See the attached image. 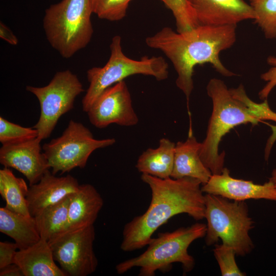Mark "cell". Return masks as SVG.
I'll use <instances>...</instances> for the list:
<instances>
[{
    "mask_svg": "<svg viewBox=\"0 0 276 276\" xmlns=\"http://www.w3.org/2000/svg\"><path fill=\"white\" fill-rule=\"evenodd\" d=\"M237 25L197 26L182 33L166 27L146 38L151 48L163 52L172 63L177 74L176 84L189 101L194 88L193 74L197 65L210 63L220 74L232 77L236 74L227 69L219 54L230 48L236 40Z\"/></svg>",
    "mask_w": 276,
    "mask_h": 276,
    "instance_id": "cell-1",
    "label": "cell"
},
{
    "mask_svg": "<svg viewBox=\"0 0 276 276\" xmlns=\"http://www.w3.org/2000/svg\"><path fill=\"white\" fill-rule=\"evenodd\" d=\"M141 179L151 189V202L144 214L125 225L123 251L147 245L157 229L176 215L187 214L196 220L204 218V195L199 180L189 177L162 179L146 174H142Z\"/></svg>",
    "mask_w": 276,
    "mask_h": 276,
    "instance_id": "cell-2",
    "label": "cell"
},
{
    "mask_svg": "<svg viewBox=\"0 0 276 276\" xmlns=\"http://www.w3.org/2000/svg\"><path fill=\"white\" fill-rule=\"evenodd\" d=\"M206 91L212 99L213 109L205 138L201 143L199 155L212 174H219L224 168L225 152L219 153L222 138L238 125L250 123L254 126L261 121L244 103L232 95L222 80L211 79L206 86Z\"/></svg>",
    "mask_w": 276,
    "mask_h": 276,
    "instance_id": "cell-3",
    "label": "cell"
},
{
    "mask_svg": "<svg viewBox=\"0 0 276 276\" xmlns=\"http://www.w3.org/2000/svg\"><path fill=\"white\" fill-rule=\"evenodd\" d=\"M206 225L196 223L171 232L159 233L150 240L146 250L137 257L119 263L116 266L118 274L134 267H139L140 276H154L156 271L166 272L172 264L180 263L183 270L189 272L194 266L193 257L188 251L195 240L205 236Z\"/></svg>",
    "mask_w": 276,
    "mask_h": 276,
    "instance_id": "cell-4",
    "label": "cell"
},
{
    "mask_svg": "<svg viewBox=\"0 0 276 276\" xmlns=\"http://www.w3.org/2000/svg\"><path fill=\"white\" fill-rule=\"evenodd\" d=\"M91 0H62L45 11L43 27L51 46L65 58L89 43L93 34Z\"/></svg>",
    "mask_w": 276,
    "mask_h": 276,
    "instance_id": "cell-5",
    "label": "cell"
},
{
    "mask_svg": "<svg viewBox=\"0 0 276 276\" xmlns=\"http://www.w3.org/2000/svg\"><path fill=\"white\" fill-rule=\"evenodd\" d=\"M207 221L205 243L210 246L219 239L236 255L244 256L251 252L254 244L249 235L254 222L249 216L244 201H231L213 194L204 195Z\"/></svg>",
    "mask_w": 276,
    "mask_h": 276,
    "instance_id": "cell-6",
    "label": "cell"
},
{
    "mask_svg": "<svg viewBox=\"0 0 276 276\" xmlns=\"http://www.w3.org/2000/svg\"><path fill=\"white\" fill-rule=\"evenodd\" d=\"M110 49V57L104 66L93 67L87 71L89 85L82 100V109L86 112L105 89L128 77L142 74L151 76L158 81L168 77V64L163 57L145 56L140 60L128 58L123 52L119 35L112 38Z\"/></svg>",
    "mask_w": 276,
    "mask_h": 276,
    "instance_id": "cell-7",
    "label": "cell"
},
{
    "mask_svg": "<svg viewBox=\"0 0 276 276\" xmlns=\"http://www.w3.org/2000/svg\"><path fill=\"white\" fill-rule=\"evenodd\" d=\"M115 143L114 138L95 139L87 127L71 120L62 135L44 144L42 149L52 173L55 175L68 172L77 167L84 168L95 150Z\"/></svg>",
    "mask_w": 276,
    "mask_h": 276,
    "instance_id": "cell-8",
    "label": "cell"
},
{
    "mask_svg": "<svg viewBox=\"0 0 276 276\" xmlns=\"http://www.w3.org/2000/svg\"><path fill=\"white\" fill-rule=\"evenodd\" d=\"M39 102L40 114L33 126L40 140L50 137L59 119L73 108L76 98L84 91L77 75L68 70L57 72L50 83L43 87L27 86Z\"/></svg>",
    "mask_w": 276,
    "mask_h": 276,
    "instance_id": "cell-9",
    "label": "cell"
},
{
    "mask_svg": "<svg viewBox=\"0 0 276 276\" xmlns=\"http://www.w3.org/2000/svg\"><path fill=\"white\" fill-rule=\"evenodd\" d=\"M95 231L91 225L56 236L48 241L54 259L70 276H87L98 264L94 251Z\"/></svg>",
    "mask_w": 276,
    "mask_h": 276,
    "instance_id": "cell-10",
    "label": "cell"
},
{
    "mask_svg": "<svg viewBox=\"0 0 276 276\" xmlns=\"http://www.w3.org/2000/svg\"><path fill=\"white\" fill-rule=\"evenodd\" d=\"M91 124L104 128L111 124L132 126L139 122L130 92L124 80L105 89L87 112Z\"/></svg>",
    "mask_w": 276,
    "mask_h": 276,
    "instance_id": "cell-11",
    "label": "cell"
},
{
    "mask_svg": "<svg viewBox=\"0 0 276 276\" xmlns=\"http://www.w3.org/2000/svg\"><path fill=\"white\" fill-rule=\"evenodd\" d=\"M40 140L38 137L28 141L2 145L0 149V163L22 173L30 186L37 183L51 168L48 159L42 153Z\"/></svg>",
    "mask_w": 276,
    "mask_h": 276,
    "instance_id": "cell-12",
    "label": "cell"
},
{
    "mask_svg": "<svg viewBox=\"0 0 276 276\" xmlns=\"http://www.w3.org/2000/svg\"><path fill=\"white\" fill-rule=\"evenodd\" d=\"M201 190L206 194L220 196L234 201L264 199L276 201V189L271 181L257 184L252 181L231 177L229 170L224 168L221 173L212 174Z\"/></svg>",
    "mask_w": 276,
    "mask_h": 276,
    "instance_id": "cell-13",
    "label": "cell"
},
{
    "mask_svg": "<svg viewBox=\"0 0 276 276\" xmlns=\"http://www.w3.org/2000/svg\"><path fill=\"white\" fill-rule=\"evenodd\" d=\"M198 26L237 25L247 19H255L250 4L243 0H188Z\"/></svg>",
    "mask_w": 276,
    "mask_h": 276,
    "instance_id": "cell-14",
    "label": "cell"
},
{
    "mask_svg": "<svg viewBox=\"0 0 276 276\" xmlns=\"http://www.w3.org/2000/svg\"><path fill=\"white\" fill-rule=\"evenodd\" d=\"M78 180L67 175L56 177L49 170L36 183L30 186L26 198L31 215L35 216L47 206L76 192Z\"/></svg>",
    "mask_w": 276,
    "mask_h": 276,
    "instance_id": "cell-15",
    "label": "cell"
},
{
    "mask_svg": "<svg viewBox=\"0 0 276 276\" xmlns=\"http://www.w3.org/2000/svg\"><path fill=\"white\" fill-rule=\"evenodd\" d=\"M103 205V199L93 185H80L72 194L65 225L54 237L94 225Z\"/></svg>",
    "mask_w": 276,
    "mask_h": 276,
    "instance_id": "cell-16",
    "label": "cell"
},
{
    "mask_svg": "<svg viewBox=\"0 0 276 276\" xmlns=\"http://www.w3.org/2000/svg\"><path fill=\"white\" fill-rule=\"evenodd\" d=\"M201 144L192 131H189L185 141H179L175 144L171 178L192 177L199 180L202 185L208 181L212 174L200 158Z\"/></svg>",
    "mask_w": 276,
    "mask_h": 276,
    "instance_id": "cell-17",
    "label": "cell"
},
{
    "mask_svg": "<svg viewBox=\"0 0 276 276\" xmlns=\"http://www.w3.org/2000/svg\"><path fill=\"white\" fill-rule=\"evenodd\" d=\"M14 263L19 266L24 276H67L55 263L50 244L44 239L26 249H18Z\"/></svg>",
    "mask_w": 276,
    "mask_h": 276,
    "instance_id": "cell-18",
    "label": "cell"
},
{
    "mask_svg": "<svg viewBox=\"0 0 276 276\" xmlns=\"http://www.w3.org/2000/svg\"><path fill=\"white\" fill-rule=\"evenodd\" d=\"M0 232L13 239L18 249H26L41 239L34 217L0 208Z\"/></svg>",
    "mask_w": 276,
    "mask_h": 276,
    "instance_id": "cell-19",
    "label": "cell"
},
{
    "mask_svg": "<svg viewBox=\"0 0 276 276\" xmlns=\"http://www.w3.org/2000/svg\"><path fill=\"white\" fill-rule=\"evenodd\" d=\"M175 144L167 138L159 140L157 148H148L139 157L136 168L142 174L158 178L171 177L172 172Z\"/></svg>",
    "mask_w": 276,
    "mask_h": 276,
    "instance_id": "cell-20",
    "label": "cell"
},
{
    "mask_svg": "<svg viewBox=\"0 0 276 276\" xmlns=\"http://www.w3.org/2000/svg\"><path fill=\"white\" fill-rule=\"evenodd\" d=\"M29 188L24 179L16 177L9 168L0 170V194L7 209L26 216H31L27 194Z\"/></svg>",
    "mask_w": 276,
    "mask_h": 276,
    "instance_id": "cell-21",
    "label": "cell"
},
{
    "mask_svg": "<svg viewBox=\"0 0 276 276\" xmlns=\"http://www.w3.org/2000/svg\"><path fill=\"white\" fill-rule=\"evenodd\" d=\"M72 194L34 217L41 239L48 241L62 231L67 220Z\"/></svg>",
    "mask_w": 276,
    "mask_h": 276,
    "instance_id": "cell-22",
    "label": "cell"
},
{
    "mask_svg": "<svg viewBox=\"0 0 276 276\" xmlns=\"http://www.w3.org/2000/svg\"><path fill=\"white\" fill-rule=\"evenodd\" d=\"M255 22L268 39L276 37V0H250Z\"/></svg>",
    "mask_w": 276,
    "mask_h": 276,
    "instance_id": "cell-23",
    "label": "cell"
},
{
    "mask_svg": "<svg viewBox=\"0 0 276 276\" xmlns=\"http://www.w3.org/2000/svg\"><path fill=\"white\" fill-rule=\"evenodd\" d=\"M170 10L175 18L177 32L189 31L198 26L188 0H160Z\"/></svg>",
    "mask_w": 276,
    "mask_h": 276,
    "instance_id": "cell-24",
    "label": "cell"
},
{
    "mask_svg": "<svg viewBox=\"0 0 276 276\" xmlns=\"http://www.w3.org/2000/svg\"><path fill=\"white\" fill-rule=\"evenodd\" d=\"M38 135L36 129L22 127L0 117V142L2 145L28 141Z\"/></svg>",
    "mask_w": 276,
    "mask_h": 276,
    "instance_id": "cell-25",
    "label": "cell"
},
{
    "mask_svg": "<svg viewBox=\"0 0 276 276\" xmlns=\"http://www.w3.org/2000/svg\"><path fill=\"white\" fill-rule=\"evenodd\" d=\"M132 0H91L93 13L102 19L118 21L126 14L129 3Z\"/></svg>",
    "mask_w": 276,
    "mask_h": 276,
    "instance_id": "cell-26",
    "label": "cell"
},
{
    "mask_svg": "<svg viewBox=\"0 0 276 276\" xmlns=\"http://www.w3.org/2000/svg\"><path fill=\"white\" fill-rule=\"evenodd\" d=\"M213 252L222 275H245L238 267L235 260L236 253L232 247L223 243L217 244Z\"/></svg>",
    "mask_w": 276,
    "mask_h": 276,
    "instance_id": "cell-27",
    "label": "cell"
},
{
    "mask_svg": "<svg viewBox=\"0 0 276 276\" xmlns=\"http://www.w3.org/2000/svg\"><path fill=\"white\" fill-rule=\"evenodd\" d=\"M246 105L252 113L261 122L263 120H270L276 123V112L270 109L267 99L264 100L262 103H257L250 99L247 100ZM271 127L272 133L269 138L265 149L266 160H267L270 149L276 140V126Z\"/></svg>",
    "mask_w": 276,
    "mask_h": 276,
    "instance_id": "cell-28",
    "label": "cell"
},
{
    "mask_svg": "<svg viewBox=\"0 0 276 276\" xmlns=\"http://www.w3.org/2000/svg\"><path fill=\"white\" fill-rule=\"evenodd\" d=\"M267 63L272 67L261 75V78L267 82L259 93V98L261 100L267 99L271 90L276 86V57L269 56L267 58Z\"/></svg>",
    "mask_w": 276,
    "mask_h": 276,
    "instance_id": "cell-29",
    "label": "cell"
},
{
    "mask_svg": "<svg viewBox=\"0 0 276 276\" xmlns=\"http://www.w3.org/2000/svg\"><path fill=\"white\" fill-rule=\"evenodd\" d=\"M17 249L15 242H0V268L14 263Z\"/></svg>",
    "mask_w": 276,
    "mask_h": 276,
    "instance_id": "cell-30",
    "label": "cell"
},
{
    "mask_svg": "<svg viewBox=\"0 0 276 276\" xmlns=\"http://www.w3.org/2000/svg\"><path fill=\"white\" fill-rule=\"evenodd\" d=\"M0 37L11 45L18 44V40L12 31L3 22H0Z\"/></svg>",
    "mask_w": 276,
    "mask_h": 276,
    "instance_id": "cell-31",
    "label": "cell"
},
{
    "mask_svg": "<svg viewBox=\"0 0 276 276\" xmlns=\"http://www.w3.org/2000/svg\"><path fill=\"white\" fill-rule=\"evenodd\" d=\"M0 276H24L18 265L13 263L0 268Z\"/></svg>",
    "mask_w": 276,
    "mask_h": 276,
    "instance_id": "cell-32",
    "label": "cell"
},
{
    "mask_svg": "<svg viewBox=\"0 0 276 276\" xmlns=\"http://www.w3.org/2000/svg\"><path fill=\"white\" fill-rule=\"evenodd\" d=\"M269 180L272 181L276 189V169H273L272 171L271 176Z\"/></svg>",
    "mask_w": 276,
    "mask_h": 276,
    "instance_id": "cell-33",
    "label": "cell"
}]
</instances>
